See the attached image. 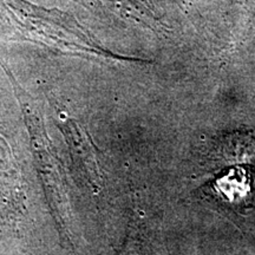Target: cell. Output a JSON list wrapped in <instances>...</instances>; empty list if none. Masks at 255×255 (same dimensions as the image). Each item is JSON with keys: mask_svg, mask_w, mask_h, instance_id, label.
Segmentation results:
<instances>
[{"mask_svg": "<svg viewBox=\"0 0 255 255\" xmlns=\"http://www.w3.org/2000/svg\"><path fill=\"white\" fill-rule=\"evenodd\" d=\"M0 26L9 34L63 52L119 57L104 50L71 15L25 0H0Z\"/></svg>", "mask_w": 255, "mask_h": 255, "instance_id": "6da1fadb", "label": "cell"}, {"mask_svg": "<svg viewBox=\"0 0 255 255\" xmlns=\"http://www.w3.org/2000/svg\"><path fill=\"white\" fill-rule=\"evenodd\" d=\"M1 65L12 83L15 97L23 111L25 123L30 133L28 136H30L33 157L38 171H39L47 203H49L53 218L56 219L60 234L71 245L73 238L71 226L73 221L68 184H66V178L64 177V169L60 164L58 156L53 152L50 138L45 131L39 111L36 108L33 100L15 81L13 75L6 69L4 64Z\"/></svg>", "mask_w": 255, "mask_h": 255, "instance_id": "7a4b0ae2", "label": "cell"}, {"mask_svg": "<svg viewBox=\"0 0 255 255\" xmlns=\"http://www.w3.org/2000/svg\"><path fill=\"white\" fill-rule=\"evenodd\" d=\"M180 1H183V0H180Z\"/></svg>", "mask_w": 255, "mask_h": 255, "instance_id": "8992f818", "label": "cell"}, {"mask_svg": "<svg viewBox=\"0 0 255 255\" xmlns=\"http://www.w3.org/2000/svg\"><path fill=\"white\" fill-rule=\"evenodd\" d=\"M60 120L62 123L59 128L69 143L70 151L75 156V162L81 164L90 186L96 191H100L102 188V176L90 136L76 120L69 119L66 115L60 116Z\"/></svg>", "mask_w": 255, "mask_h": 255, "instance_id": "277c9868", "label": "cell"}, {"mask_svg": "<svg viewBox=\"0 0 255 255\" xmlns=\"http://www.w3.org/2000/svg\"><path fill=\"white\" fill-rule=\"evenodd\" d=\"M26 200L20 168L11 146L0 133V209L9 222L18 225L26 215Z\"/></svg>", "mask_w": 255, "mask_h": 255, "instance_id": "3957f363", "label": "cell"}, {"mask_svg": "<svg viewBox=\"0 0 255 255\" xmlns=\"http://www.w3.org/2000/svg\"><path fill=\"white\" fill-rule=\"evenodd\" d=\"M221 156L226 159L244 161L255 154V132L234 133L226 137L221 145Z\"/></svg>", "mask_w": 255, "mask_h": 255, "instance_id": "5b68a950", "label": "cell"}]
</instances>
